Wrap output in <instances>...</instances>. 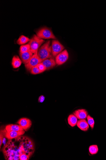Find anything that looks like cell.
<instances>
[{"instance_id":"1","label":"cell","mask_w":106,"mask_h":160,"mask_svg":"<svg viewBox=\"0 0 106 160\" xmlns=\"http://www.w3.org/2000/svg\"><path fill=\"white\" fill-rule=\"evenodd\" d=\"M50 45V41H47L38 50V56L42 61L52 58L51 48Z\"/></svg>"},{"instance_id":"2","label":"cell","mask_w":106,"mask_h":160,"mask_svg":"<svg viewBox=\"0 0 106 160\" xmlns=\"http://www.w3.org/2000/svg\"><path fill=\"white\" fill-rule=\"evenodd\" d=\"M36 35L42 39L56 40L51 30L47 27H42L36 32Z\"/></svg>"},{"instance_id":"3","label":"cell","mask_w":106,"mask_h":160,"mask_svg":"<svg viewBox=\"0 0 106 160\" xmlns=\"http://www.w3.org/2000/svg\"><path fill=\"white\" fill-rule=\"evenodd\" d=\"M44 42V40L34 35L28 43L30 46V50L33 53H35L38 52L39 48Z\"/></svg>"},{"instance_id":"4","label":"cell","mask_w":106,"mask_h":160,"mask_svg":"<svg viewBox=\"0 0 106 160\" xmlns=\"http://www.w3.org/2000/svg\"><path fill=\"white\" fill-rule=\"evenodd\" d=\"M52 56L56 57L58 54L62 52L65 47L58 40H54L52 41L51 46Z\"/></svg>"},{"instance_id":"5","label":"cell","mask_w":106,"mask_h":160,"mask_svg":"<svg viewBox=\"0 0 106 160\" xmlns=\"http://www.w3.org/2000/svg\"><path fill=\"white\" fill-rule=\"evenodd\" d=\"M42 61H43L38 56L37 52L33 54L29 62L25 65V67L27 71H31L32 68L37 66L38 64L41 63Z\"/></svg>"},{"instance_id":"6","label":"cell","mask_w":106,"mask_h":160,"mask_svg":"<svg viewBox=\"0 0 106 160\" xmlns=\"http://www.w3.org/2000/svg\"><path fill=\"white\" fill-rule=\"evenodd\" d=\"M68 53L66 50H65L56 57L55 62L57 65H60L65 63L68 59Z\"/></svg>"},{"instance_id":"7","label":"cell","mask_w":106,"mask_h":160,"mask_svg":"<svg viewBox=\"0 0 106 160\" xmlns=\"http://www.w3.org/2000/svg\"><path fill=\"white\" fill-rule=\"evenodd\" d=\"M17 123L26 131L28 130L31 127L32 125L31 120L25 118L20 119L18 121Z\"/></svg>"},{"instance_id":"8","label":"cell","mask_w":106,"mask_h":160,"mask_svg":"<svg viewBox=\"0 0 106 160\" xmlns=\"http://www.w3.org/2000/svg\"><path fill=\"white\" fill-rule=\"evenodd\" d=\"M25 131H7L5 137L8 139L11 140L20 137L25 133Z\"/></svg>"},{"instance_id":"9","label":"cell","mask_w":106,"mask_h":160,"mask_svg":"<svg viewBox=\"0 0 106 160\" xmlns=\"http://www.w3.org/2000/svg\"><path fill=\"white\" fill-rule=\"evenodd\" d=\"M30 50L26 52L20 54V56L22 63L25 65L28 63L33 56V54Z\"/></svg>"},{"instance_id":"10","label":"cell","mask_w":106,"mask_h":160,"mask_svg":"<svg viewBox=\"0 0 106 160\" xmlns=\"http://www.w3.org/2000/svg\"><path fill=\"white\" fill-rule=\"evenodd\" d=\"M77 119L79 120L86 119L87 118L88 113L85 109H79L76 110L74 113Z\"/></svg>"},{"instance_id":"11","label":"cell","mask_w":106,"mask_h":160,"mask_svg":"<svg viewBox=\"0 0 106 160\" xmlns=\"http://www.w3.org/2000/svg\"><path fill=\"white\" fill-rule=\"evenodd\" d=\"M42 63L45 66L47 70L53 68L56 64L55 61L52 58L44 60Z\"/></svg>"},{"instance_id":"12","label":"cell","mask_w":106,"mask_h":160,"mask_svg":"<svg viewBox=\"0 0 106 160\" xmlns=\"http://www.w3.org/2000/svg\"><path fill=\"white\" fill-rule=\"evenodd\" d=\"M77 126L78 128L83 131H87L89 129V124L85 119L78 120Z\"/></svg>"},{"instance_id":"13","label":"cell","mask_w":106,"mask_h":160,"mask_svg":"<svg viewBox=\"0 0 106 160\" xmlns=\"http://www.w3.org/2000/svg\"><path fill=\"white\" fill-rule=\"evenodd\" d=\"M5 130L7 131H21L24 130L19 125L16 124H9L5 126Z\"/></svg>"},{"instance_id":"14","label":"cell","mask_w":106,"mask_h":160,"mask_svg":"<svg viewBox=\"0 0 106 160\" xmlns=\"http://www.w3.org/2000/svg\"><path fill=\"white\" fill-rule=\"evenodd\" d=\"M22 60L18 56H14L12 59V64L14 69H17L20 67L22 63Z\"/></svg>"},{"instance_id":"15","label":"cell","mask_w":106,"mask_h":160,"mask_svg":"<svg viewBox=\"0 0 106 160\" xmlns=\"http://www.w3.org/2000/svg\"><path fill=\"white\" fill-rule=\"evenodd\" d=\"M77 118L74 114H71L68 118V121L69 124L72 127H74L77 125Z\"/></svg>"},{"instance_id":"16","label":"cell","mask_w":106,"mask_h":160,"mask_svg":"<svg viewBox=\"0 0 106 160\" xmlns=\"http://www.w3.org/2000/svg\"><path fill=\"white\" fill-rule=\"evenodd\" d=\"M30 41V40L28 37L24 35H21L17 41V43L20 45H23L28 42H29Z\"/></svg>"},{"instance_id":"17","label":"cell","mask_w":106,"mask_h":160,"mask_svg":"<svg viewBox=\"0 0 106 160\" xmlns=\"http://www.w3.org/2000/svg\"><path fill=\"white\" fill-rule=\"evenodd\" d=\"M98 146L96 145H93L91 146L89 148V152L92 154H96L98 152Z\"/></svg>"},{"instance_id":"18","label":"cell","mask_w":106,"mask_h":160,"mask_svg":"<svg viewBox=\"0 0 106 160\" xmlns=\"http://www.w3.org/2000/svg\"><path fill=\"white\" fill-rule=\"evenodd\" d=\"M30 50V46L29 44L22 45L20 48V54L29 51Z\"/></svg>"},{"instance_id":"19","label":"cell","mask_w":106,"mask_h":160,"mask_svg":"<svg viewBox=\"0 0 106 160\" xmlns=\"http://www.w3.org/2000/svg\"><path fill=\"white\" fill-rule=\"evenodd\" d=\"M87 122L90 126L92 129L94 128V121L93 118L90 115H88L87 117Z\"/></svg>"},{"instance_id":"20","label":"cell","mask_w":106,"mask_h":160,"mask_svg":"<svg viewBox=\"0 0 106 160\" xmlns=\"http://www.w3.org/2000/svg\"><path fill=\"white\" fill-rule=\"evenodd\" d=\"M30 72L32 75H37L41 73L37 66H35V67L32 69L30 71Z\"/></svg>"},{"instance_id":"21","label":"cell","mask_w":106,"mask_h":160,"mask_svg":"<svg viewBox=\"0 0 106 160\" xmlns=\"http://www.w3.org/2000/svg\"><path fill=\"white\" fill-rule=\"evenodd\" d=\"M37 66L41 73L43 72H44L47 70V69L45 67V66L44 65L42 62L38 64Z\"/></svg>"},{"instance_id":"22","label":"cell","mask_w":106,"mask_h":160,"mask_svg":"<svg viewBox=\"0 0 106 160\" xmlns=\"http://www.w3.org/2000/svg\"><path fill=\"white\" fill-rule=\"evenodd\" d=\"M29 157L25 153H22L19 156V159L20 160H28Z\"/></svg>"},{"instance_id":"23","label":"cell","mask_w":106,"mask_h":160,"mask_svg":"<svg viewBox=\"0 0 106 160\" xmlns=\"http://www.w3.org/2000/svg\"><path fill=\"white\" fill-rule=\"evenodd\" d=\"M45 100V97L43 95H41L39 97L38 99V102L39 103H42Z\"/></svg>"},{"instance_id":"24","label":"cell","mask_w":106,"mask_h":160,"mask_svg":"<svg viewBox=\"0 0 106 160\" xmlns=\"http://www.w3.org/2000/svg\"><path fill=\"white\" fill-rule=\"evenodd\" d=\"M24 136H20L19 137H20V138L21 140H23V139H24Z\"/></svg>"},{"instance_id":"25","label":"cell","mask_w":106,"mask_h":160,"mask_svg":"<svg viewBox=\"0 0 106 160\" xmlns=\"http://www.w3.org/2000/svg\"><path fill=\"white\" fill-rule=\"evenodd\" d=\"M30 139L29 138L27 137V139H26V142H29Z\"/></svg>"},{"instance_id":"26","label":"cell","mask_w":106,"mask_h":160,"mask_svg":"<svg viewBox=\"0 0 106 160\" xmlns=\"http://www.w3.org/2000/svg\"><path fill=\"white\" fill-rule=\"evenodd\" d=\"M27 137H26V136H24V139L26 140V139H27Z\"/></svg>"}]
</instances>
